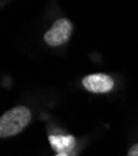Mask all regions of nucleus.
I'll return each instance as SVG.
<instances>
[{
    "mask_svg": "<svg viewBox=\"0 0 138 156\" xmlns=\"http://www.w3.org/2000/svg\"><path fill=\"white\" fill-rule=\"evenodd\" d=\"M31 120V112L25 106H18L6 111L0 119V136L10 137L19 134Z\"/></svg>",
    "mask_w": 138,
    "mask_h": 156,
    "instance_id": "1",
    "label": "nucleus"
},
{
    "mask_svg": "<svg viewBox=\"0 0 138 156\" xmlns=\"http://www.w3.org/2000/svg\"><path fill=\"white\" fill-rule=\"evenodd\" d=\"M72 33V24L67 19H60L54 23L52 28L50 29L45 36L44 40L50 46H60L69 41Z\"/></svg>",
    "mask_w": 138,
    "mask_h": 156,
    "instance_id": "2",
    "label": "nucleus"
},
{
    "mask_svg": "<svg viewBox=\"0 0 138 156\" xmlns=\"http://www.w3.org/2000/svg\"><path fill=\"white\" fill-rule=\"evenodd\" d=\"M82 84L89 91L101 94V93L111 91L115 83L112 80V77L106 74H92L89 76H85Z\"/></svg>",
    "mask_w": 138,
    "mask_h": 156,
    "instance_id": "3",
    "label": "nucleus"
},
{
    "mask_svg": "<svg viewBox=\"0 0 138 156\" xmlns=\"http://www.w3.org/2000/svg\"><path fill=\"white\" fill-rule=\"evenodd\" d=\"M50 144H51L52 149L57 152H65V154H70L72 151V149L75 147V137L73 136H50Z\"/></svg>",
    "mask_w": 138,
    "mask_h": 156,
    "instance_id": "4",
    "label": "nucleus"
},
{
    "mask_svg": "<svg viewBox=\"0 0 138 156\" xmlns=\"http://www.w3.org/2000/svg\"><path fill=\"white\" fill-rule=\"evenodd\" d=\"M128 156H138V144L133 145L128 152Z\"/></svg>",
    "mask_w": 138,
    "mask_h": 156,
    "instance_id": "5",
    "label": "nucleus"
},
{
    "mask_svg": "<svg viewBox=\"0 0 138 156\" xmlns=\"http://www.w3.org/2000/svg\"><path fill=\"white\" fill-rule=\"evenodd\" d=\"M55 156H70L69 154H65V152H61V154H56Z\"/></svg>",
    "mask_w": 138,
    "mask_h": 156,
    "instance_id": "6",
    "label": "nucleus"
}]
</instances>
